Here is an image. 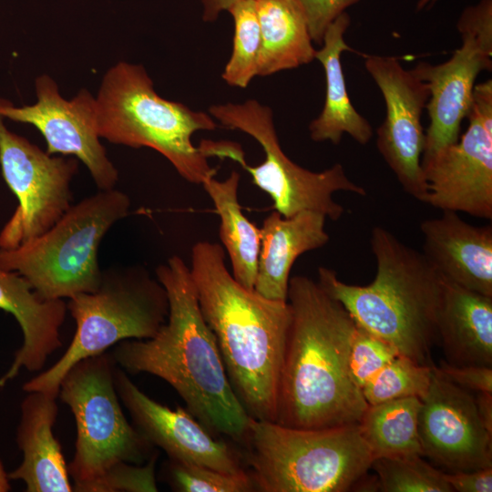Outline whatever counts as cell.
<instances>
[{
    "mask_svg": "<svg viewBox=\"0 0 492 492\" xmlns=\"http://www.w3.org/2000/svg\"><path fill=\"white\" fill-rule=\"evenodd\" d=\"M115 386L133 425L151 446L162 449L169 459L225 473L246 471L243 456L238 450L215 438L187 409H171L148 396L118 365Z\"/></svg>",
    "mask_w": 492,
    "mask_h": 492,
    "instance_id": "17",
    "label": "cell"
},
{
    "mask_svg": "<svg viewBox=\"0 0 492 492\" xmlns=\"http://www.w3.org/2000/svg\"><path fill=\"white\" fill-rule=\"evenodd\" d=\"M326 217L302 210L284 217L272 211L262 222L257 274L253 290L261 296L287 301L290 274L302 254L323 247L330 240Z\"/></svg>",
    "mask_w": 492,
    "mask_h": 492,
    "instance_id": "21",
    "label": "cell"
},
{
    "mask_svg": "<svg viewBox=\"0 0 492 492\" xmlns=\"http://www.w3.org/2000/svg\"><path fill=\"white\" fill-rule=\"evenodd\" d=\"M370 244L376 261L372 282L345 283L334 270L323 266L318 268L317 282L357 325L390 343L400 355L432 364L440 274L422 252L381 226L373 228Z\"/></svg>",
    "mask_w": 492,
    "mask_h": 492,
    "instance_id": "4",
    "label": "cell"
},
{
    "mask_svg": "<svg viewBox=\"0 0 492 492\" xmlns=\"http://www.w3.org/2000/svg\"><path fill=\"white\" fill-rule=\"evenodd\" d=\"M7 473L5 470L4 465L0 459V492H7L11 489Z\"/></svg>",
    "mask_w": 492,
    "mask_h": 492,
    "instance_id": "37",
    "label": "cell"
},
{
    "mask_svg": "<svg viewBox=\"0 0 492 492\" xmlns=\"http://www.w3.org/2000/svg\"><path fill=\"white\" fill-rule=\"evenodd\" d=\"M438 0H418L416 3V10L421 11L425 8H429L434 5Z\"/></svg>",
    "mask_w": 492,
    "mask_h": 492,
    "instance_id": "38",
    "label": "cell"
},
{
    "mask_svg": "<svg viewBox=\"0 0 492 492\" xmlns=\"http://www.w3.org/2000/svg\"><path fill=\"white\" fill-rule=\"evenodd\" d=\"M422 401L405 397L368 405L358 425L374 458L421 455L418 418Z\"/></svg>",
    "mask_w": 492,
    "mask_h": 492,
    "instance_id": "26",
    "label": "cell"
},
{
    "mask_svg": "<svg viewBox=\"0 0 492 492\" xmlns=\"http://www.w3.org/2000/svg\"><path fill=\"white\" fill-rule=\"evenodd\" d=\"M476 401L479 416L487 431L492 434V393H477Z\"/></svg>",
    "mask_w": 492,
    "mask_h": 492,
    "instance_id": "36",
    "label": "cell"
},
{
    "mask_svg": "<svg viewBox=\"0 0 492 492\" xmlns=\"http://www.w3.org/2000/svg\"><path fill=\"white\" fill-rule=\"evenodd\" d=\"M190 268L201 314L235 395L251 417L275 422L292 321L289 302L267 299L240 284L219 243L196 242Z\"/></svg>",
    "mask_w": 492,
    "mask_h": 492,
    "instance_id": "3",
    "label": "cell"
},
{
    "mask_svg": "<svg viewBox=\"0 0 492 492\" xmlns=\"http://www.w3.org/2000/svg\"><path fill=\"white\" fill-rule=\"evenodd\" d=\"M96 102L99 138L133 149L150 148L190 183L201 184L216 174L191 140L197 131L214 130L215 119L161 97L143 66L121 61L110 67Z\"/></svg>",
    "mask_w": 492,
    "mask_h": 492,
    "instance_id": "6",
    "label": "cell"
},
{
    "mask_svg": "<svg viewBox=\"0 0 492 492\" xmlns=\"http://www.w3.org/2000/svg\"><path fill=\"white\" fill-rule=\"evenodd\" d=\"M287 302L292 321L275 422L306 429L358 424L368 405L349 368L354 321L304 275L290 278Z\"/></svg>",
    "mask_w": 492,
    "mask_h": 492,
    "instance_id": "2",
    "label": "cell"
},
{
    "mask_svg": "<svg viewBox=\"0 0 492 492\" xmlns=\"http://www.w3.org/2000/svg\"><path fill=\"white\" fill-rule=\"evenodd\" d=\"M445 477L452 491L491 492L492 467L469 471L445 473Z\"/></svg>",
    "mask_w": 492,
    "mask_h": 492,
    "instance_id": "34",
    "label": "cell"
},
{
    "mask_svg": "<svg viewBox=\"0 0 492 492\" xmlns=\"http://www.w3.org/2000/svg\"><path fill=\"white\" fill-rule=\"evenodd\" d=\"M209 114L223 127L253 138L263 149L264 160L255 167L248 165L241 146L231 141L202 140L199 147L204 155L239 163L251 176L252 183L271 197L274 210L282 216L313 210L337 220L344 209L333 199L335 192L366 195L365 189L351 180L340 163L323 171H312L294 163L280 145L268 106L249 99L213 105Z\"/></svg>",
    "mask_w": 492,
    "mask_h": 492,
    "instance_id": "10",
    "label": "cell"
},
{
    "mask_svg": "<svg viewBox=\"0 0 492 492\" xmlns=\"http://www.w3.org/2000/svg\"><path fill=\"white\" fill-rule=\"evenodd\" d=\"M423 254L444 278L473 292L492 297V227L474 226L457 212L420 224Z\"/></svg>",
    "mask_w": 492,
    "mask_h": 492,
    "instance_id": "18",
    "label": "cell"
},
{
    "mask_svg": "<svg viewBox=\"0 0 492 492\" xmlns=\"http://www.w3.org/2000/svg\"><path fill=\"white\" fill-rule=\"evenodd\" d=\"M436 334L448 364L492 366V297L441 276Z\"/></svg>",
    "mask_w": 492,
    "mask_h": 492,
    "instance_id": "22",
    "label": "cell"
},
{
    "mask_svg": "<svg viewBox=\"0 0 492 492\" xmlns=\"http://www.w3.org/2000/svg\"><path fill=\"white\" fill-rule=\"evenodd\" d=\"M350 23L346 12L340 15L325 30L322 48L315 52L326 83L323 110L309 125L310 137L315 142L338 145L343 135L348 134L357 143L366 145L374 135L372 126L354 108L346 89L341 55L352 50L344 41Z\"/></svg>",
    "mask_w": 492,
    "mask_h": 492,
    "instance_id": "23",
    "label": "cell"
},
{
    "mask_svg": "<svg viewBox=\"0 0 492 492\" xmlns=\"http://www.w3.org/2000/svg\"><path fill=\"white\" fill-rule=\"evenodd\" d=\"M169 300L166 323L149 339L119 342L111 355L129 374L167 382L211 434L241 444L251 419L228 378L213 333L199 305L190 268L173 255L155 269Z\"/></svg>",
    "mask_w": 492,
    "mask_h": 492,
    "instance_id": "1",
    "label": "cell"
},
{
    "mask_svg": "<svg viewBox=\"0 0 492 492\" xmlns=\"http://www.w3.org/2000/svg\"><path fill=\"white\" fill-rule=\"evenodd\" d=\"M261 30L258 76L293 69L315 59L305 15L295 0H255Z\"/></svg>",
    "mask_w": 492,
    "mask_h": 492,
    "instance_id": "24",
    "label": "cell"
},
{
    "mask_svg": "<svg viewBox=\"0 0 492 492\" xmlns=\"http://www.w3.org/2000/svg\"><path fill=\"white\" fill-rule=\"evenodd\" d=\"M433 364H422L398 355L381 369L362 388L368 405L426 395L433 375Z\"/></svg>",
    "mask_w": 492,
    "mask_h": 492,
    "instance_id": "28",
    "label": "cell"
},
{
    "mask_svg": "<svg viewBox=\"0 0 492 492\" xmlns=\"http://www.w3.org/2000/svg\"><path fill=\"white\" fill-rule=\"evenodd\" d=\"M36 93L35 104L18 108L0 98V117L33 125L44 137L48 154L77 158L87 168L99 190L114 189L118 171L99 141L96 97L81 89L67 100L47 75L36 79Z\"/></svg>",
    "mask_w": 492,
    "mask_h": 492,
    "instance_id": "15",
    "label": "cell"
},
{
    "mask_svg": "<svg viewBox=\"0 0 492 492\" xmlns=\"http://www.w3.org/2000/svg\"><path fill=\"white\" fill-rule=\"evenodd\" d=\"M241 444L261 492L348 491L374 460L358 424L306 429L251 417Z\"/></svg>",
    "mask_w": 492,
    "mask_h": 492,
    "instance_id": "7",
    "label": "cell"
},
{
    "mask_svg": "<svg viewBox=\"0 0 492 492\" xmlns=\"http://www.w3.org/2000/svg\"><path fill=\"white\" fill-rule=\"evenodd\" d=\"M436 370L444 378L464 389L492 393V366L454 365L441 361Z\"/></svg>",
    "mask_w": 492,
    "mask_h": 492,
    "instance_id": "33",
    "label": "cell"
},
{
    "mask_svg": "<svg viewBox=\"0 0 492 492\" xmlns=\"http://www.w3.org/2000/svg\"><path fill=\"white\" fill-rule=\"evenodd\" d=\"M301 6L313 43L323 44L327 27L345 10L360 0H295Z\"/></svg>",
    "mask_w": 492,
    "mask_h": 492,
    "instance_id": "32",
    "label": "cell"
},
{
    "mask_svg": "<svg viewBox=\"0 0 492 492\" xmlns=\"http://www.w3.org/2000/svg\"><path fill=\"white\" fill-rule=\"evenodd\" d=\"M67 308L76 323L70 344L53 365L25 383L24 391L58 396L62 378L78 361L124 340L153 337L167 321L169 300L144 266H114L102 271L96 291L69 298Z\"/></svg>",
    "mask_w": 492,
    "mask_h": 492,
    "instance_id": "8",
    "label": "cell"
},
{
    "mask_svg": "<svg viewBox=\"0 0 492 492\" xmlns=\"http://www.w3.org/2000/svg\"><path fill=\"white\" fill-rule=\"evenodd\" d=\"M364 67L385 103V118L376 130L377 149L403 190L425 203L428 190L421 165L425 136L421 118L429 89L395 56H365Z\"/></svg>",
    "mask_w": 492,
    "mask_h": 492,
    "instance_id": "14",
    "label": "cell"
},
{
    "mask_svg": "<svg viewBox=\"0 0 492 492\" xmlns=\"http://www.w3.org/2000/svg\"><path fill=\"white\" fill-rule=\"evenodd\" d=\"M128 194L99 190L76 204L46 232L13 249H0V267L24 277L44 300L96 291L102 279L98 249L104 236L127 217Z\"/></svg>",
    "mask_w": 492,
    "mask_h": 492,
    "instance_id": "9",
    "label": "cell"
},
{
    "mask_svg": "<svg viewBox=\"0 0 492 492\" xmlns=\"http://www.w3.org/2000/svg\"><path fill=\"white\" fill-rule=\"evenodd\" d=\"M400 355L396 349L355 323L349 368L352 378L361 389L381 369Z\"/></svg>",
    "mask_w": 492,
    "mask_h": 492,
    "instance_id": "31",
    "label": "cell"
},
{
    "mask_svg": "<svg viewBox=\"0 0 492 492\" xmlns=\"http://www.w3.org/2000/svg\"><path fill=\"white\" fill-rule=\"evenodd\" d=\"M240 180V173L232 170L224 180L210 177L201 185L220 216V237L231 263V274L240 284L253 290L261 231L242 213L238 199Z\"/></svg>",
    "mask_w": 492,
    "mask_h": 492,
    "instance_id": "25",
    "label": "cell"
},
{
    "mask_svg": "<svg viewBox=\"0 0 492 492\" xmlns=\"http://www.w3.org/2000/svg\"><path fill=\"white\" fill-rule=\"evenodd\" d=\"M168 482L180 492H250L255 491L247 471L231 474L208 466L169 459Z\"/></svg>",
    "mask_w": 492,
    "mask_h": 492,
    "instance_id": "30",
    "label": "cell"
},
{
    "mask_svg": "<svg viewBox=\"0 0 492 492\" xmlns=\"http://www.w3.org/2000/svg\"><path fill=\"white\" fill-rule=\"evenodd\" d=\"M468 128L458 140L421 159L427 204L492 219V80L477 84Z\"/></svg>",
    "mask_w": 492,
    "mask_h": 492,
    "instance_id": "13",
    "label": "cell"
},
{
    "mask_svg": "<svg viewBox=\"0 0 492 492\" xmlns=\"http://www.w3.org/2000/svg\"><path fill=\"white\" fill-rule=\"evenodd\" d=\"M456 28L462 45L448 60L438 65L420 62L412 69L429 89L425 105L429 126L422 159L458 140L476 79L492 68V0H480L464 9Z\"/></svg>",
    "mask_w": 492,
    "mask_h": 492,
    "instance_id": "12",
    "label": "cell"
},
{
    "mask_svg": "<svg viewBox=\"0 0 492 492\" xmlns=\"http://www.w3.org/2000/svg\"><path fill=\"white\" fill-rule=\"evenodd\" d=\"M421 401L422 456L450 472L492 467V434L479 416L471 391L444 378L434 365L429 389Z\"/></svg>",
    "mask_w": 492,
    "mask_h": 492,
    "instance_id": "16",
    "label": "cell"
},
{
    "mask_svg": "<svg viewBox=\"0 0 492 492\" xmlns=\"http://www.w3.org/2000/svg\"><path fill=\"white\" fill-rule=\"evenodd\" d=\"M241 0H201L202 19L206 22L216 20L222 11H228L235 3Z\"/></svg>",
    "mask_w": 492,
    "mask_h": 492,
    "instance_id": "35",
    "label": "cell"
},
{
    "mask_svg": "<svg viewBox=\"0 0 492 492\" xmlns=\"http://www.w3.org/2000/svg\"><path fill=\"white\" fill-rule=\"evenodd\" d=\"M228 12L234 21L233 46L222 79L230 86L245 88L258 76L261 30L255 0H241Z\"/></svg>",
    "mask_w": 492,
    "mask_h": 492,
    "instance_id": "27",
    "label": "cell"
},
{
    "mask_svg": "<svg viewBox=\"0 0 492 492\" xmlns=\"http://www.w3.org/2000/svg\"><path fill=\"white\" fill-rule=\"evenodd\" d=\"M421 455L376 457L371 468L383 492H451L445 473L432 466Z\"/></svg>",
    "mask_w": 492,
    "mask_h": 492,
    "instance_id": "29",
    "label": "cell"
},
{
    "mask_svg": "<svg viewBox=\"0 0 492 492\" xmlns=\"http://www.w3.org/2000/svg\"><path fill=\"white\" fill-rule=\"evenodd\" d=\"M117 364L107 352L76 363L62 378L58 397L77 428L67 470L77 492H149L154 469L145 464L154 446L128 423L115 386Z\"/></svg>",
    "mask_w": 492,
    "mask_h": 492,
    "instance_id": "5",
    "label": "cell"
},
{
    "mask_svg": "<svg viewBox=\"0 0 492 492\" xmlns=\"http://www.w3.org/2000/svg\"><path fill=\"white\" fill-rule=\"evenodd\" d=\"M26 393L15 436L23 460L7 473L8 478L22 481L26 492H71L67 465L53 433L58 396L41 391Z\"/></svg>",
    "mask_w": 492,
    "mask_h": 492,
    "instance_id": "20",
    "label": "cell"
},
{
    "mask_svg": "<svg viewBox=\"0 0 492 492\" xmlns=\"http://www.w3.org/2000/svg\"><path fill=\"white\" fill-rule=\"evenodd\" d=\"M0 166L18 205L0 231V249H13L49 230L70 208L75 157H56L9 131L0 117Z\"/></svg>",
    "mask_w": 492,
    "mask_h": 492,
    "instance_id": "11",
    "label": "cell"
},
{
    "mask_svg": "<svg viewBox=\"0 0 492 492\" xmlns=\"http://www.w3.org/2000/svg\"><path fill=\"white\" fill-rule=\"evenodd\" d=\"M0 309L14 315L23 333V343L9 369L0 376V388L22 368L40 371L47 358L61 347L60 329L67 312L62 300H44L15 272L0 267Z\"/></svg>",
    "mask_w": 492,
    "mask_h": 492,
    "instance_id": "19",
    "label": "cell"
}]
</instances>
